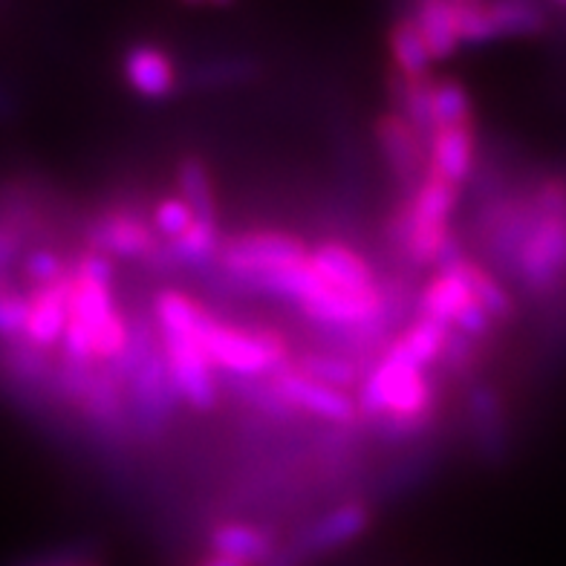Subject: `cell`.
<instances>
[{"instance_id": "6da1fadb", "label": "cell", "mask_w": 566, "mask_h": 566, "mask_svg": "<svg viewBox=\"0 0 566 566\" xmlns=\"http://www.w3.org/2000/svg\"><path fill=\"white\" fill-rule=\"evenodd\" d=\"M154 318L159 333H188L217 370L238 379H261L266 373L286 367V344L281 336L269 329L252 333V329L231 327L177 290L159 292L154 301Z\"/></svg>"}, {"instance_id": "7a4b0ae2", "label": "cell", "mask_w": 566, "mask_h": 566, "mask_svg": "<svg viewBox=\"0 0 566 566\" xmlns=\"http://www.w3.org/2000/svg\"><path fill=\"white\" fill-rule=\"evenodd\" d=\"M113 269L107 258L90 252L73 269L70 281L67 329L61 338L64 361L93 367L96 361L116 365L127 347L130 327L113 304Z\"/></svg>"}, {"instance_id": "3957f363", "label": "cell", "mask_w": 566, "mask_h": 566, "mask_svg": "<svg viewBox=\"0 0 566 566\" xmlns=\"http://www.w3.org/2000/svg\"><path fill=\"white\" fill-rule=\"evenodd\" d=\"M532 200L535 220L514 254L512 272L526 295L546 301L566 283V182L546 179Z\"/></svg>"}, {"instance_id": "277c9868", "label": "cell", "mask_w": 566, "mask_h": 566, "mask_svg": "<svg viewBox=\"0 0 566 566\" xmlns=\"http://www.w3.org/2000/svg\"><path fill=\"white\" fill-rule=\"evenodd\" d=\"M358 408L365 410L367 417L388 424L394 433L417 431L424 419L431 417L433 385L424 376V367L410 361L394 344L367 373Z\"/></svg>"}, {"instance_id": "5b68a950", "label": "cell", "mask_w": 566, "mask_h": 566, "mask_svg": "<svg viewBox=\"0 0 566 566\" xmlns=\"http://www.w3.org/2000/svg\"><path fill=\"white\" fill-rule=\"evenodd\" d=\"M460 188L437 174L424 171L422 182L410 191V200L399 214V243L417 263H440L451 243L448 223L457 209Z\"/></svg>"}, {"instance_id": "8992f818", "label": "cell", "mask_w": 566, "mask_h": 566, "mask_svg": "<svg viewBox=\"0 0 566 566\" xmlns=\"http://www.w3.org/2000/svg\"><path fill=\"white\" fill-rule=\"evenodd\" d=\"M310 252L301 240L281 234V231H252V234H240L231 238L220 249V263L234 281L258 286L266 277L277 275L283 269L295 266L306 261Z\"/></svg>"}, {"instance_id": "52a82bcc", "label": "cell", "mask_w": 566, "mask_h": 566, "mask_svg": "<svg viewBox=\"0 0 566 566\" xmlns=\"http://www.w3.org/2000/svg\"><path fill=\"white\" fill-rule=\"evenodd\" d=\"M457 261L442 266L440 275L424 286L422 301H419V315L437 321L446 329H454L465 338H483L492 329V315L478 304Z\"/></svg>"}, {"instance_id": "ba28073f", "label": "cell", "mask_w": 566, "mask_h": 566, "mask_svg": "<svg viewBox=\"0 0 566 566\" xmlns=\"http://www.w3.org/2000/svg\"><path fill=\"white\" fill-rule=\"evenodd\" d=\"M159 347L177 399L197 410L214 408L217 373L200 344L188 333H159Z\"/></svg>"}, {"instance_id": "9c48e42d", "label": "cell", "mask_w": 566, "mask_h": 566, "mask_svg": "<svg viewBox=\"0 0 566 566\" xmlns=\"http://www.w3.org/2000/svg\"><path fill=\"white\" fill-rule=\"evenodd\" d=\"M457 21H460L462 44H485L497 38L535 35L544 30V12L532 3H457Z\"/></svg>"}, {"instance_id": "30bf717a", "label": "cell", "mask_w": 566, "mask_h": 566, "mask_svg": "<svg viewBox=\"0 0 566 566\" xmlns=\"http://www.w3.org/2000/svg\"><path fill=\"white\" fill-rule=\"evenodd\" d=\"M370 521V509L365 503H342V506L329 509L327 514L315 517L310 526H304L298 535L292 537V544L286 546V552L304 566L306 560L350 546L353 541L365 535Z\"/></svg>"}, {"instance_id": "8fae6325", "label": "cell", "mask_w": 566, "mask_h": 566, "mask_svg": "<svg viewBox=\"0 0 566 566\" xmlns=\"http://www.w3.org/2000/svg\"><path fill=\"white\" fill-rule=\"evenodd\" d=\"M272 390L290 410H304L310 417L327 419L333 424H347L356 419L358 402H353V396L310 379L295 365H286L275 373Z\"/></svg>"}, {"instance_id": "7c38bea8", "label": "cell", "mask_w": 566, "mask_h": 566, "mask_svg": "<svg viewBox=\"0 0 566 566\" xmlns=\"http://www.w3.org/2000/svg\"><path fill=\"white\" fill-rule=\"evenodd\" d=\"M90 247L102 258L142 261V258H154L159 243L154 223H145L139 214L130 211H111L98 217L96 226L90 229Z\"/></svg>"}, {"instance_id": "4fadbf2b", "label": "cell", "mask_w": 566, "mask_h": 566, "mask_svg": "<svg viewBox=\"0 0 566 566\" xmlns=\"http://www.w3.org/2000/svg\"><path fill=\"white\" fill-rule=\"evenodd\" d=\"M376 136H379V148L388 159L390 171L405 188H413L422 182L424 165H428V145L422 136L399 116V113H388L376 122Z\"/></svg>"}, {"instance_id": "5bb4252c", "label": "cell", "mask_w": 566, "mask_h": 566, "mask_svg": "<svg viewBox=\"0 0 566 566\" xmlns=\"http://www.w3.org/2000/svg\"><path fill=\"white\" fill-rule=\"evenodd\" d=\"M310 266L321 283H327L329 290L344 292V295H356V298H373L379 295L373 269L358 252H353L344 243H321L310 252Z\"/></svg>"}, {"instance_id": "9a60e30c", "label": "cell", "mask_w": 566, "mask_h": 566, "mask_svg": "<svg viewBox=\"0 0 566 566\" xmlns=\"http://www.w3.org/2000/svg\"><path fill=\"white\" fill-rule=\"evenodd\" d=\"M70 281H73V272L44 290H30V321H27L23 342H30L38 350H50L64 338L70 315Z\"/></svg>"}, {"instance_id": "2e32d148", "label": "cell", "mask_w": 566, "mask_h": 566, "mask_svg": "<svg viewBox=\"0 0 566 566\" xmlns=\"http://www.w3.org/2000/svg\"><path fill=\"white\" fill-rule=\"evenodd\" d=\"M209 546L217 558L238 560L243 566H266L277 552L275 535L258 523L247 521H226L214 526L209 535Z\"/></svg>"}, {"instance_id": "e0dca14e", "label": "cell", "mask_w": 566, "mask_h": 566, "mask_svg": "<svg viewBox=\"0 0 566 566\" xmlns=\"http://www.w3.org/2000/svg\"><path fill=\"white\" fill-rule=\"evenodd\" d=\"M474 168V130L471 125L440 127L428 139V171L460 188Z\"/></svg>"}, {"instance_id": "ac0fdd59", "label": "cell", "mask_w": 566, "mask_h": 566, "mask_svg": "<svg viewBox=\"0 0 566 566\" xmlns=\"http://www.w3.org/2000/svg\"><path fill=\"white\" fill-rule=\"evenodd\" d=\"M125 82L142 98H168L177 87V64L165 50L154 44H139L125 55Z\"/></svg>"}, {"instance_id": "d6986e66", "label": "cell", "mask_w": 566, "mask_h": 566, "mask_svg": "<svg viewBox=\"0 0 566 566\" xmlns=\"http://www.w3.org/2000/svg\"><path fill=\"white\" fill-rule=\"evenodd\" d=\"M422 41L428 46L433 61H446L462 46L460 38V21H457V3H446V0H428L419 3L413 12Z\"/></svg>"}, {"instance_id": "ffe728a7", "label": "cell", "mask_w": 566, "mask_h": 566, "mask_svg": "<svg viewBox=\"0 0 566 566\" xmlns=\"http://www.w3.org/2000/svg\"><path fill=\"white\" fill-rule=\"evenodd\" d=\"M388 46L390 59H394L402 78H428L433 59L428 53V46H424L422 32H419L413 15H405L394 23V30L388 35Z\"/></svg>"}, {"instance_id": "44dd1931", "label": "cell", "mask_w": 566, "mask_h": 566, "mask_svg": "<svg viewBox=\"0 0 566 566\" xmlns=\"http://www.w3.org/2000/svg\"><path fill=\"white\" fill-rule=\"evenodd\" d=\"M471 424H474V437L485 457H500L506 451V419H503V405L497 402L494 390L478 388L469 396Z\"/></svg>"}, {"instance_id": "7402d4cb", "label": "cell", "mask_w": 566, "mask_h": 566, "mask_svg": "<svg viewBox=\"0 0 566 566\" xmlns=\"http://www.w3.org/2000/svg\"><path fill=\"white\" fill-rule=\"evenodd\" d=\"M179 182V200L186 202L197 223L217 226V206H214V186H211L209 168L202 165V159L191 157L182 159L177 174Z\"/></svg>"}, {"instance_id": "603a6c76", "label": "cell", "mask_w": 566, "mask_h": 566, "mask_svg": "<svg viewBox=\"0 0 566 566\" xmlns=\"http://www.w3.org/2000/svg\"><path fill=\"white\" fill-rule=\"evenodd\" d=\"M457 266H460L462 277H465V283L471 286V292H474L478 304L483 306L485 313L492 315V321H506L509 315H512L514 304L497 277L489 275V272H485L480 263L469 261V258H460V261H457Z\"/></svg>"}, {"instance_id": "cb8c5ba5", "label": "cell", "mask_w": 566, "mask_h": 566, "mask_svg": "<svg viewBox=\"0 0 566 566\" xmlns=\"http://www.w3.org/2000/svg\"><path fill=\"white\" fill-rule=\"evenodd\" d=\"M446 338H448V329L442 324L431 318H422L419 315L408 329H405L396 347L410 358V361H417L419 367H428L431 361L442 356V347H446Z\"/></svg>"}, {"instance_id": "d4e9b609", "label": "cell", "mask_w": 566, "mask_h": 566, "mask_svg": "<svg viewBox=\"0 0 566 566\" xmlns=\"http://www.w3.org/2000/svg\"><path fill=\"white\" fill-rule=\"evenodd\" d=\"M433 107V130L440 127H460L471 125V98L460 82H433L431 90Z\"/></svg>"}, {"instance_id": "484cf974", "label": "cell", "mask_w": 566, "mask_h": 566, "mask_svg": "<svg viewBox=\"0 0 566 566\" xmlns=\"http://www.w3.org/2000/svg\"><path fill=\"white\" fill-rule=\"evenodd\" d=\"M295 367H298L304 376H310V379L324 381V385H329V388H336V390H344V394H347V388H350V385H356V379H358V370L350 358L327 356V353H306V356L301 358Z\"/></svg>"}, {"instance_id": "4316f807", "label": "cell", "mask_w": 566, "mask_h": 566, "mask_svg": "<svg viewBox=\"0 0 566 566\" xmlns=\"http://www.w3.org/2000/svg\"><path fill=\"white\" fill-rule=\"evenodd\" d=\"M27 321H30V292L3 283L0 286V338L21 342L27 336Z\"/></svg>"}, {"instance_id": "83f0119b", "label": "cell", "mask_w": 566, "mask_h": 566, "mask_svg": "<svg viewBox=\"0 0 566 566\" xmlns=\"http://www.w3.org/2000/svg\"><path fill=\"white\" fill-rule=\"evenodd\" d=\"M195 214L188 209L186 202L179 200V197H168V200H159L157 209H154V231L163 234L168 243L174 240L186 238L188 231L195 229Z\"/></svg>"}, {"instance_id": "f1b7e54d", "label": "cell", "mask_w": 566, "mask_h": 566, "mask_svg": "<svg viewBox=\"0 0 566 566\" xmlns=\"http://www.w3.org/2000/svg\"><path fill=\"white\" fill-rule=\"evenodd\" d=\"M23 217L3 211L0 214V286L9 283V272L21 261L23 243H27V231H23Z\"/></svg>"}, {"instance_id": "f546056e", "label": "cell", "mask_w": 566, "mask_h": 566, "mask_svg": "<svg viewBox=\"0 0 566 566\" xmlns=\"http://www.w3.org/2000/svg\"><path fill=\"white\" fill-rule=\"evenodd\" d=\"M23 275H27V283H32V290H44V286L67 275V269L61 266L53 252L35 249V252L23 254Z\"/></svg>"}, {"instance_id": "4dcf8cb0", "label": "cell", "mask_w": 566, "mask_h": 566, "mask_svg": "<svg viewBox=\"0 0 566 566\" xmlns=\"http://www.w3.org/2000/svg\"><path fill=\"white\" fill-rule=\"evenodd\" d=\"M18 566H102L96 558L78 555V552H59V555H46V558L27 560Z\"/></svg>"}, {"instance_id": "1f68e13d", "label": "cell", "mask_w": 566, "mask_h": 566, "mask_svg": "<svg viewBox=\"0 0 566 566\" xmlns=\"http://www.w3.org/2000/svg\"><path fill=\"white\" fill-rule=\"evenodd\" d=\"M206 75V82H238L240 75H243V64L240 61H223V64H214V67L202 70Z\"/></svg>"}, {"instance_id": "d6a6232c", "label": "cell", "mask_w": 566, "mask_h": 566, "mask_svg": "<svg viewBox=\"0 0 566 566\" xmlns=\"http://www.w3.org/2000/svg\"><path fill=\"white\" fill-rule=\"evenodd\" d=\"M266 566H301V564H298V560H295V558H292V555H290V552H286V549H277V552H275V558L269 560Z\"/></svg>"}, {"instance_id": "836d02e7", "label": "cell", "mask_w": 566, "mask_h": 566, "mask_svg": "<svg viewBox=\"0 0 566 566\" xmlns=\"http://www.w3.org/2000/svg\"><path fill=\"white\" fill-rule=\"evenodd\" d=\"M197 566H243L238 560H229V558H217V555H209V558H202Z\"/></svg>"}, {"instance_id": "e575fe53", "label": "cell", "mask_w": 566, "mask_h": 566, "mask_svg": "<svg viewBox=\"0 0 566 566\" xmlns=\"http://www.w3.org/2000/svg\"><path fill=\"white\" fill-rule=\"evenodd\" d=\"M9 113H12V105H9V96H7V93H3V90H0V119H3V116H9Z\"/></svg>"}]
</instances>
